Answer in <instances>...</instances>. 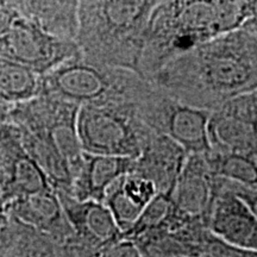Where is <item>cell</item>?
<instances>
[{
    "label": "cell",
    "mask_w": 257,
    "mask_h": 257,
    "mask_svg": "<svg viewBox=\"0 0 257 257\" xmlns=\"http://www.w3.org/2000/svg\"><path fill=\"white\" fill-rule=\"evenodd\" d=\"M179 216L180 211L173 202L172 197L163 193H157L155 198L142 211L133 226L123 233V237L135 239L144 233L167 227L174 223Z\"/></svg>",
    "instance_id": "cell-21"
},
{
    "label": "cell",
    "mask_w": 257,
    "mask_h": 257,
    "mask_svg": "<svg viewBox=\"0 0 257 257\" xmlns=\"http://www.w3.org/2000/svg\"><path fill=\"white\" fill-rule=\"evenodd\" d=\"M242 28L246 29L253 35L257 36V0H251V6H250V16L246 22L242 25Z\"/></svg>",
    "instance_id": "cell-26"
},
{
    "label": "cell",
    "mask_w": 257,
    "mask_h": 257,
    "mask_svg": "<svg viewBox=\"0 0 257 257\" xmlns=\"http://www.w3.org/2000/svg\"><path fill=\"white\" fill-rule=\"evenodd\" d=\"M79 55L76 41L48 34L22 17H16L0 35V56L23 64L40 76Z\"/></svg>",
    "instance_id": "cell-8"
},
{
    "label": "cell",
    "mask_w": 257,
    "mask_h": 257,
    "mask_svg": "<svg viewBox=\"0 0 257 257\" xmlns=\"http://www.w3.org/2000/svg\"><path fill=\"white\" fill-rule=\"evenodd\" d=\"M98 257H144V255L133 239L120 237L106 246Z\"/></svg>",
    "instance_id": "cell-23"
},
{
    "label": "cell",
    "mask_w": 257,
    "mask_h": 257,
    "mask_svg": "<svg viewBox=\"0 0 257 257\" xmlns=\"http://www.w3.org/2000/svg\"><path fill=\"white\" fill-rule=\"evenodd\" d=\"M134 160L83 152L81 166L73 180L70 195L79 200L102 202L106 189L119 176L133 170Z\"/></svg>",
    "instance_id": "cell-16"
},
{
    "label": "cell",
    "mask_w": 257,
    "mask_h": 257,
    "mask_svg": "<svg viewBox=\"0 0 257 257\" xmlns=\"http://www.w3.org/2000/svg\"><path fill=\"white\" fill-rule=\"evenodd\" d=\"M79 108L74 102L38 93L29 100L11 104L8 119L22 133L55 149L67 161L75 178L83 155L76 125Z\"/></svg>",
    "instance_id": "cell-6"
},
{
    "label": "cell",
    "mask_w": 257,
    "mask_h": 257,
    "mask_svg": "<svg viewBox=\"0 0 257 257\" xmlns=\"http://www.w3.org/2000/svg\"><path fill=\"white\" fill-rule=\"evenodd\" d=\"M136 105L112 101L80 106L76 125L82 152L136 159L155 134L141 119Z\"/></svg>",
    "instance_id": "cell-5"
},
{
    "label": "cell",
    "mask_w": 257,
    "mask_h": 257,
    "mask_svg": "<svg viewBox=\"0 0 257 257\" xmlns=\"http://www.w3.org/2000/svg\"><path fill=\"white\" fill-rule=\"evenodd\" d=\"M0 180L5 186L9 202L23 195L54 188L46 173L24 149L18 127L9 119L0 149Z\"/></svg>",
    "instance_id": "cell-11"
},
{
    "label": "cell",
    "mask_w": 257,
    "mask_h": 257,
    "mask_svg": "<svg viewBox=\"0 0 257 257\" xmlns=\"http://www.w3.org/2000/svg\"><path fill=\"white\" fill-rule=\"evenodd\" d=\"M8 195H6L5 186L0 180V210H4L6 205H8Z\"/></svg>",
    "instance_id": "cell-28"
},
{
    "label": "cell",
    "mask_w": 257,
    "mask_h": 257,
    "mask_svg": "<svg viewBox=\"0 0 257 257\" xmlns=\"http://www.w3.org/2000/svg\"><path fill=\"white\" fill-rule=\"evenodd\" d=\"M0 257H21V256L17 255V253L10 248L9 245H6L5 243L0 242Z\"/></svg>",
    "instance_id": "cell-27"
},
{
    "label": "cell",
    "mask_w": 257,
    "mask_h": 257,
    "mask_svg": "<svg viewBox=\"0 0 257 257\" xmlns=\"http://www.w3.org/2000/svg\"><path fill=\"white\" fill-rule=\"evenodd\" d=\"M156 194L157 189L150 180L128 172L106 189L102 202L110 210L123 234L133 226Z\"/></svg>",
    "instance_id": "cell-17"
},
{
    "label": "cell",
    "mask_w": 257,
    "mask_h": 257,
    "mask_svg": "<svg viewBox=\"0 0 257 257\" xmlns=\"http://www.w3.org/2000/svg\"><path fill=\"white\" fill-rule=\"evenodd\" d=\"M136 106L141 119L153 133L172 138L188 154L210 152L207 124L211 111L176 100L153 83Z\"/></svg>",
    "instance_id": "cell-7"
},
{
    "label": "cell",
    "mask_w": 257,
    "mask_h": 257,
    "mask_svg": "<svg viewBox=\"0 0 257 257\" xmlns=\"http://www.w3.org/2000/svg\"><path fill=\"white\" fill-rule=\"evenodd\" d=\"M4 210L10 216L49 234L64 245L74 236L55 188L16 198L6 205Z\"/></svg>",
    "instance_id": "cell-14"
},
{
    "label": "cell",
    "mask_w": 257,
    "mask_h": 257,
    "mask_svg": "<svg viewBox=\"0 0 257 257\" xmlns=\"http://www.w3.org/2000/svg\"><path fill=\"white\" fill-rule=\"evenodd\" d=\"M10 106H11V104H9V102L0 100V121L8 119Z\"/></svg>",
    "instance_id": "cell-29"
},
{
    "label": "cell",
    "mask_w": 257,
    "mask_h": 257,
    "mask_svg": "<svg viewBox=\"0 0 257 257\" xmlns=\"http://www.w3.org/2000/svg\"><path fill=\"white\" fill-rule=\"evenodd\" d=\"M5 217H6V212H5V210H0V227H2L3 223H4Z\"/></svg>",
    "instance_id": "cell-31"
},
{
    "label": "cell",
    "mask_w": 257,
    "mask_h": 257,
    "mask_svg": "<svg viewBox=\"0 0 257 257\" xmlns=\"http://www.w3.org/2000/svg\"><path fill=\"white\" fill-rule=\"evenodd\" d=\"M6 126H8V119L0 121V149H2L3 142H4V137L6 133Z\"/></svg>",
    "instance_id": "cell-30"
},
{
    "label": "cell",
    "mask_w": 257,
    "mask_h": 257,
    "mask_svg": "<svg viewBox=\"0 0 257 257\" xmlns=\"http://www.w3.org/2000/svg\"><path fill=\"white\" fill-rule=\"evenodd\" d=\"M207 137L210 150L257 159V91L233 96L212 110Z\"/></svg>",
    "instance_id": "cell-9"
},
{
    "label": "cell",
    "mask_w": 257,
    "mask_h": 257,
    "mask_svg": "<svg viewBox=\"0 0 257 257\" xmlns=\"http://www.w3.org/2000/svg\"><path fill=\"white\" fill-rule=\"evenodd\" d=\"M205 154H188L170 197L181 213L206 225L216 194L217 176Z\"/></svg>",
    "instance_id": "cell-13"
},
{
    "label": "cell",
    "mask_w": 257,
    "mask_h": 257,
    "mask_svg": "<svg viewBox=\"0 0 257 257\" xmlns=\"http://www.w3.org/2000/svg\"><path fill=\"white\" fill-rule=\"evenodd\" d=\"M149 81L176 100L214 110L257 91V36L239 28L212 38L168 61Z\"/></svg>",
    "instance_id": "cell-1"
},
{
    "label": "cell",
    "mask_w": 257,
    "mask_h": 257,
    "mask_svg": "<svg viewBox=\"0 0 257 257\" xmlns=\"http://www.w3.org/2000/svg\"><path fill=\"white\" fill-rule=\"evenodd\" d=\"M16 17L18 16L10 4V0H0V35L8 30Z\"/></svg>",
    "instance_id": "cell-25"
},
{
    "label": "cell",
    "mask_w": 257,
    "mask_h": 257,
    "mask_svg": "<svg viewBox=\"0 0 257 257\" xmlns=\"http://www.w3.org/2000/svg\"><path fill=\"white\" fill-rule=\"evenodd\" d=\"M205 155L212 172L218 178L240 185L257 186V159L213 150H210Z\"/></svg>",
    "instance_id": "cell-20"
},
{
    "label": "cell",
    "mask_w": 257,
    "mask_h": 257,
    "mask_svg": "<svg viewBox=\"0 0 257 257\" xmlns=\"http://www.w3.org/2000/svg\"><path fill=\"white\" fill-rule=\"evenodd\" d=\"M18 17L54 36L75 41L79 27V0H10Z\"/></svg>",
    "instance_id": "cell-18"
},
{
    "label": "cell",
    "mask_w": 257,
    "mask_h": 257,
    "mask_svg": "<svg viewBox=\"0 0 257 257\" xmlns=\"http://www.w3.org/2000/svg\"><path fill=\"white\" fill-rule=\"evenodd\" d=\"M251 0H161L150 16L140 74L149 80L192 48L242 28Z\"/></svg>",
    "instance_id": "cell-2"
},
{
    "label": "cell",
    "mask_w": 257,
    "mask_h": 257,
    "mask_svg": "<svg viewBox=\"0 0 257 257\" xmlns=\"http://www.w3.org/2000/svg\"><path fill=\"white\" fill-rule=\"evenodd\" d=\"M200 257H257V251L232 245L210 231Z\"/></svg>",
    "instance_id": "cell-22"
},
{
    "label": "cell",
    "mask_w": 257,
    "mask_h": 257,
    "mask_svg": "<svg viewBox=\"0 0 257 257\" xmlns=\"http://www.w3.org/2000/svg\"><path fill=\"white\" fill-rule=\"evenodd\" d=\"M206 226L225 242L257 251V218L218 176Z\"/></svg>",
    "instance_id": "cell-12"
},
{
    "label": "cell",
    "mask_w": 257,
    "mask_h": 257,
    "mask_svg": "<svg viewBox=\"0 0 257 257\" xmlns=\"http://www.w3.org/2000/svg\"><path fill=\"white\" fill-rule=\"evenodd\" d=\"M41 76L23 64L0 56V100L16 104L38 94Z\"/></svg>",
    "instance_id": "cell-19"
},
{
    "label": "cell",
    "mask_w": 257,
    "mask_h": 257,
    "mask_svg": "<svg viewBox=\"0 0 257 257\" xmlns=\"http://www.w3.org/2000/svg\"><path fill=\"white\" fill-rule=\"evenodd\" d=\"M160 2L79 0L75 41L83 59L140 74L148 23Z\"/></svg>",
    "instance_id": "cell-3"
},
{
    "label": "cell",
    "mask_w": 257,
    "mask_h": 257,
    "mask_svg": "<svg viewBox=\"0 0 257 257\" xmlns=\"http://www.w3.org/2000/svg\"><path fill=\"white\" fill-rule=\"evenodd\" d=\"M188 153L166 135L153 134L134 160L131 172L153 182L157 193L172 194Z\"/></svg>",
    "instance_id": "cell-15"
},
{
    "label": "cell",
    "mask_w": 257,
    "mask_h": 257,
    "mask_svg": "<svg viewBox=\"0 0 257 257\" xmlns=\"http://www.w3.org/2000/svg\"><path fill=\"white\" fill-rule=\"evenodd\" d=\"M150 86L152 82L137 72L91 62L79 55L42 75L38 93L79 106L112 101L137 104Z\"/></svg>",
    "instance_id": "cell-4"
},
{
    "label": "cell",
    "mask_w": 257,
    "mask_h": 257,
    "mask_svg": "<svg viewBox=\"0 0 257 257\" xmlns=\"http://www.w3.org/2000/svg\"><path fill=\"white\" fill-rule=\"evenodd\" d=\"M221 180H223L226 188L232 192L234 195H237L249 207L253 216L257 218V186H245L237 184V182L227 181L224 179Z\"/></svg>",
    "instance_id": "cell-24"
},
{
    "label": "cell",
    "mask_w": 257,
    "mask_h": 257,
    "mask_svg": "<svg viewBox=\"0 0 257 257\" xmlns=\"http://www.w3.org/2000/svg\"><path fill=\"white\" fill-rule=\"evenodd\" d=\"M74 236L68 249L74 257H98L106 246L123 237L106 205L95 200H79L56 191Z\"/></svg>",
    "instance_id": "cell-10"
}]
</instances>
